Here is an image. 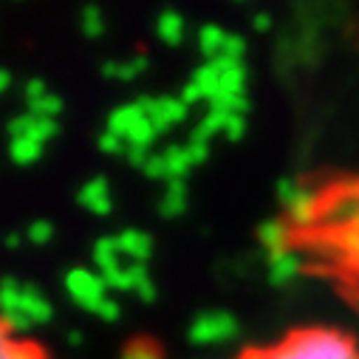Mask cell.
Wrapping results in <instances>:
<instances>
[{
    "instance_id": "7",
    "label": "cell",
    "mask_w": 359,
    "mask_h": 359,
    "mask_svg": "<svg viewBox=\"0 0 359 359\" xmlns=\"http://www.w3.org/2000/svg\"><path fill=\"white\" fill-rule=\"evenodd\" d=\"M116 241H119V252L130 263H147V257L153 255V238L144 229H125L116 235Z\"/></svg>"
},
{
    "instance_id": "20",
    "label": "cell",
    "mask_w": 359,
    "mask_h": 359,
    "mask_svg": "<svg viewBox=\"0 0 359 359\" xmlns=\"http://www.w3.org/2000/svg\"><path fill=\"white\" fill-rule=\"evenodd\" d=\"M243 88H246V71H243V62L232 65L229 71L221 74V88L218 91L229 94V97H243Z\"/></svg>"
},
{
    "instance_id": "18",
    "label": "cell",
    "mask_w": 359,
    "mask_h": 359,
    "mask_svg": "<svg viewBox=\"0 0 359 359\" xmlns=\"http://www.w3.org/2000/svg\"><path fill=\"white\" fill-rule=\"evenodd\" d=\"M193 82L201 88V91L207 94V102L218 94V88H221V71L215 68V62H204V65H198L196 68V74H193Z\"/></svg>"
},
{
    "instance_id": "38",
    "label": "cell",
    "mask_w": 359,
    "mask_h": 359,
    "mask_svg": "<svg viewBox=\"0 0 359 359\" xmlns=\"http://www.w3.org/2000/svg\"><path fill=\"white\" fill-rule=\"evenodd\" d=\"M156 294H158V292H156L153 280H144V283L136 289V297H139L142 303H153V300H156Z\"/></svg>"
},
{
    "instance_id": "42",
    "label": "cell",
    "mask_w": 359,
    "mask_h": 359,
    "mask_svg": "<svg viewBox=\"0 0 359 359\" xmlns=\"http://www.w3.org/2000/svg\"><path fill=\"white\" fill-rule=\"evenodd\" d=\"M65 339H68V345H71V348H79V345H82V331H76V328H74V331H68V334H65Z\"/></svg>"
},
{
    "instance_id": "25",
    "label": "cell",
    "mask_w": 359,
    "mask_h": 359,
    "mask_svg": "<svg viewBox=\"0 0 359 359\" xmlns=\"http://www.w3.org/2000/svg\"><path fill=\"white\" fill-rule=\"evenodd\" d=\"M51 238H54V224L51 221H34L26 229V241L34 243V246H46Z\"/></svg>"
},
{
    "instance_id": "4",
    "label": "cell",
    "mask_w": 359,
    "mask_h": 359,
    "mask_svg": "<svg viewBox=\"0 0 359 359\" xmlns=\"http://www.w3.org/2000/svg\"><path fill=\"white\" fill-rule=\"evenodd\" d=\"M76 201L82 210H88L91 215H111L114 210V198H111V187H108V178L97 175L91 182H85L76 193Z\"/></svg>"
},
{
    "instance_id": "27",
    "label": "cell",
    "mask_w": 359,
    "mask_h": 359,
    "mask_svg": "<svg viewBox=\"0 0 359 359\" xmlns=\"http://www.w3.org/2000/svg\"><path fill=\"white\" fill-rule=\"evenodd\" d=\"M48 94H51V91H48L46 79H40V76H32V79H26V85H23V97H26V102H29V105H34V102L46 100Z\"/></svg>"
},
{
    "instance_id": "16",
    "label": "cell",
    "mask_w": 359,
    "mask_h": 359,
    "mask_svg": "<svg viewBox=\"0 0 359 359\" xmlns=\"http://www.w3.org/2000/svg\"><path fill=\"white\" fill-rule=\"evenodd\" d=\"M161 156H164V167H167V182H172V178H187V172L193 167V161L187 156V147L170 144Z\"/></svg>"
},
{
    "instance_id": "36",
    "label": "cell",
    "mask_w": 359,
    "mask_h": 359,
    "mask_svg": "<svg viewBox=\"0 0 359 359\" xmlns=\"http://www.w3.org/2000/svg\"><path fill=\"white\" fill-rule=\"evenodd\" d=\"M184 147H187V156H190L193 167H196V164H204V161L210 158V144H201V142H187Z\"/></svg>"
},
{
    "instance_id": "41",
    "label": "cell",
    "mask_w": 359,
    "mask_h": 359,
    "mask_svg": "<svg viewBox=\"0 0 359 359\" xmlns=\"http://www.w3.org/2000/svg\"><path fill=\"white\" fill-rule=\"evenodd\" d=\"M20 246H23V235L20 232H12L6 238V249H20Z\"/></svg>"
},
{
    "instance_id": "15",
    "label": "cell",
    "mask_w": 359,
    "mask_h": 359,
    "mask_svg": "<svg viewBox=\"0 0 359 359\" xmlns=\"http://www.w3.org/2000/svg\"><path fill=\"white\" fill-rule=\"evenodd\" d=\"M147 68V57H133V60H125V62H105L102 65V76L105 79H122V82H130L136 76H142Z\"/></svg>"
},
{
    "instance_id": "2",
    "label": "cell",
    "mask_w": 359,
    "mask_h": 359,
    "mask_svg": "<svg viewBox=\"0 0 359 359\" xmlns=\"http://www.w3.org/2000/svg\"><path fill=\"white\" fill-rule=\"evenodd\" d=\"M62 283H65L68 297H71L79 309L91 311V314L108 300V283H105V278H102L100 272H91V269H85V266L68 269L65 278H62Z\"/></svg>"
},
{
    "instance_id": "3",
    "label": "cell",
    "mask_w": 359,
    "mask_h": 359,
    "mask_svg": "<svg viewBox=\"0 0 359 359\" xmlns=\"http://www.w3.org/2000/svg\"><path fill=\"white\" fill-rule=\"evenodd\" d=\"M241 325L238 317L229 311H201L193 317L190 328H187V339L193 345H221V342H232L238 337Z\"/></svg>"
},
{
    "instance_id": "29",
    "label": "cell",
    "mask_w": 359,
    "mask_h": 359,
    "mask_svg": "<svg viewBox=\"0 0 359 359\" xmlns=\"http://www.w3.org/2000/svg\"><path fill=\"white\" fill-rule=\"evenodd\" d=\"M243 54H246V40L241 37V34H226V43H224V51H221V57H226V60H235V62H243Z\"/></svg>"
},
{
    "instance_id": "13",
    "label": "cell",
    "mask_w": 359,
    "mask_h": 359,
    "mask_svg": "<svg viewBox=\"0 0 359 359\" xmlns=\"http://www.w3.org/2000/svg\"><path fill=\"white\" fill-rule=\"evenodd\" d=\"M226 34H229V32H224V29L215 26V23H207V26L198 29V51L207 57V62H212V60L221 57L224 43H226Z\"/></svg>"
},
{
    "instance_id": "8",
    "label": "cell",
    "mask_w": 359,
    "mask_h": 359,
    "mask_svg": "<svg viewBox=\"0 0 359 359\" xmlns=\"http://www.w3.org/2000/svg\"><path fill=\"white\" fill-rule=\"evenodd\" d=\"M187 210V178H172L164 182V196L158 201V215L161 218H178Z\"/></svg>"
},
{
    "instance_id": "5",
    "label": "cell",
    "mask_w": 359,
    "mask_h": 359,
    "mask_svg": "<svg viewBox=\"0 0 359 359\" xmlns=\"http://www.w3.org/2000/svg\"><path fill=\"white\" fill-rule=\"evenodd\" d=\"M300 272H303V257L294 249L269 257V283L272 286H289Z\"/></svg>"
},
{
    "instance_id": "35",
    "label": "cell",
    "mask_w": 359,
    "mask_h": 359,
    "mask_svg": "<svg viewBox=\"0 0 359 359\" xmlns=\"http://www.w3.org/2000/svg\"><path fill=\"white\" fill-rule=\"evenodd\" d=\"M94 314H97L102 323H116V320H119V314H122V309H119V303H116L114 297H108V300H105Z\"/></svg>"
},
{
    "instance_id": "30",
    "label": "cell",
    "mask_w": 359,
    "mask_h": 359,
    "mask_svg": "<svg viewBox=\"0 0 359 359\" xmlns=\"http://www.w3.org/2000/svg\"><path fill=\"white\" fill-rule=\"evenodd\" d=\"M142 172L150 178V182H167V167H164V156H161V153H158V156L153 153V156H150V161L144 164V170H142Z\"/></svg>"
},
{
    "instance_id": "6",
    "label": "cell",
    "mask_w": 359,
    "mask_h": 359,
    "mask_svg": "<svg viewBox=\"0 0 359 359\" xmlns=\"http://www.w3.org/2000/svg\"><path fill=\"white\" fill-rule=\"evenodd\" d=\"M20 311L32 320V325H46V323H51V317H54L51 303H48V300H46V294H43L37 286H32V283H23Z\"/></svg>"
},
{
    "instance_id": "28",
    "label": "cell",
    "mask_w": 359,
    "mask_h": 359,
    "mask_svg": "<svg viewBox=\"0 0 359 359\" xmlns=\"http://www.w3.org/2000/svg\"><path fill=\"white\" fill-rule=\"evenodd\" d=\"M57 130H60V128H57V119H37V116H34V125H32V133H29V136L37 139L40 144H46V142H51V139L57 136Z\"/></svg>"
},
{
    "instance_id": "23",
    "label": "cell",
    "mask_w": 359,
    "mask_h": 359,
    "mask_svg": "<svg viewBox=\"0 0 359 359\" xmlns=\"http://www.w3.org/2000/svg\"><path fill=\"white\" fill-rule=\"evenodd\" d=\"M29 114L37 116V119H57V116L62 114V100H60L57 94H48L46 100L29 105Z\"/></svg>"
},
{
    "instance_id": "9",
    "label": "cell",
    "mask_w": 359,
    "mask_h": 359,
    "mask_svg": "<svg viewBox=\"0 0 359 359\" xmlns=\"http://www.w3.org/2000/svg\"><path fill=\"white\" fill-rule=\"evenodd\" d=\"M91 252H94V266H97L100 275H114V272H119V269H122V263H119L122 252H119V241L114 235L97 238Z\"/></svg>"
},
{
    "instance_id": "31",
    "label": "cell",
    "mask_w": 359,
    "mask_h": 359,
    "mask_svg": "<svg viewBox=\"0 0 359 359\" xmlns=\"http://www.w3.org/2000/svg\"><path fill=\"white\" fill-rule=\"evenodd\" d=\"M32 125H34V116H32V114H18V116L9 122V139L29 136V133H32Z\"/></svg>"
},
{
    "instance_id": "10",
    "label": "cell",
    "mask_w": 359,
    "mask_h": 359,
    "mask_svg": "<svg viewBox=\"0 0 359 359\" xmlns=\"http://www.w3.org/2000/svg\"><path fill=\"white\" fill-rule=\"evenodd\" d=\"M156 34L164 46H178L184 40V15L175 9H164L156 18Z\"/></svg>"
},
{
    "instance_id": "34",
    "label": "cell",
    "mask_w": 359,
    "mask_h": 359,
    "mask_svg": "<svg viewBox=\"0 0 359 359\" xmlns=\"http://www.w3.org/2000/svg\"><path fill=\"white\" fill-rule=\"evenodd\" d=\"M297 193H300V184L294 182V178H280V182H278V198H280L283 207H286Z\"/></svg>"
},
{
    "instance_id": "14",
    "label": "cell",
    "mask_w": 359,
    "mask_h": 359,
    "mask_svg": "<svg viewBox=\"0 0 359 359\" xmlns=\"http://www.w3.org/2000/svg\"><path fill=\"white\" fill-rule=\"evenodd\" d=\"M43 147L37 139L32 136H18V139H9V156L18 167H26V164H34L40 156H43Z\"/></svg>"
},
{
    "instance_id": "33",
    "label": "cell",
    "mask_w": 359,
    "mask_h": 359,
    "mask_svg": "<svg viewBox=\"0 0 359 359\" xmlns=\"http://www.w3.org/2000/svg\"><path fill=\"white\" fill-rule=\"evenodd\" d=\"M178 100H182V102H184V105L190 108V105H196V102L207 100V94H204V91H201V88H198V85H196V82L190 79V82H187V85L182 88V94H178Z\"/></svg>"
},
{
    "instance_id": "39",
    "label": "cell",
    "mask_w": 359,
    "mask_h": 359,
    "mask_svg": "<svg viewBox=\"0 0 359 359\" xmlns=\"http://www.w3.org/2000/svg\"><path fill=\"white\" fill-rule=\"evenodd\" d=\"M252 29L255 32H269V29H272V15H269V12H257L252 18Z\"/></svg>"
},
{
    "instance_id": "11",
    "label": "cell",
    "mask_w": 359,
    "mask_h": 359,
    "mask_svg": "<svg viewBox=\"0 0 359 359\" xmlns=\"http://www.w3.org/2000/svg\"><path fill=\"white\" fill-rule=\"evenodd\" d=\"M144 119V111L139 108V102H128V105H119L108 114V130L128 139V133L136 128V122Z\"/></svg>"
},
{
    "instance_id": "19",
    "label": "cell",
    "mask_w": 359,
    "mask_h": 359,
    "mask_svg": "<svg viewBox=\"0 0 359 359\" xmlns=\"http://www.w3.org/2000/svg\"><path fill=\"white\" fill-rule=\"evenodd\" d=\"M79 29H82L85 37H91V40L102 37V32H105L102 9H100V6H85L82 15H79Z\"/></svg>"
},
{
    "instance_id": "43",
    "label": "cell",
    "mask_w": 359,
    "mask_h": 359,
    "mask_svg": "<svg viewBox=\"0 0 359 359\" xmlns=\"http://www.w3.org/2000/svg\"><path fill=\"white\" fill-rule=\"evenodd\" d=\"M353 243H356V246H359V232H353Z\"/></svg>"
},
{
    "instance_id": "24",
    "label": "cell",
    "mask_w": 359,
    "mask_h": 359,
    "mask_svg": "<svg viewBox=\"0 0 359 359\" xmlns=\"http://www.w3.org/2000/svg\"><path fill=\"white\" fill-rule=\"evenodd\" d=\"M97 147H100L102 153H108V156H128V142H125L122 136L111 133L108 128L97 136Z\"/></svg>"
},
{
    "instance_id": "26",
    "label": "cell",
    "mask_w": 359,
    "mask_h": 359,
    "mask_svg": "<svg viewBox=\"0 0 359 359\" xmlns=\"http://www.w3.org/2000/svg\"><path fill=\"white\" fill-rule=\"evenodd\" d=\"M122 359H161V356H158V348L156 345H150L144 339H136V342H130L125 348Z\"/></svg>"
},
{
    "instance_id": "37",
    "label": "cell",
    "mask_w": 359,
    "mask_h": 359,
    "mask_svg": "<svg viewBox=\"0 0 359 359\" xmlns=\"http://www.w3.org/2000/svg\"><path fill=\"white\" fill-rule=\"evenodd\" d=\"M150 147H128V164H133V167H139V170H144V164L150 161Z\"/></svg>"
},
{
    "instance_id": "40",
    "label": "cell",
    "mask_w": 359,
    "mask_h": 359,
    "mask_svg": "<svg viewBox=\"0 0 359 359\" xmlns=\"http://www.w3.org/2000/svg\"><path fill=\"white\" fill-rule=\"evenodd\" d=\"M9 85H12V68H4L0 71V91H9Z\"/></svg>"
},
{
    "instance_id": "1",
    "label": "cell",
    "mask_w": 359,
    "mask_h": 359,
    "mask_svg": "<svg viewBox=\"0 0 359 359\" xmlns=\"http://www.w3.org/2000/svg\"><path fill=\"white\" fill-rule=\"evenodd\" d=\"M238 359H359V348L337 328H297L278 345L243 351Z\"/></svg>"
},
{
    "instance_id": "12",
    "label": "cell",
    "mask_w": 359,
    "mask_h": 359,
    "mask_svg": "<svg viewBox=\"0 0 359 359\" xmlns=\"http://www.w3.org/2000/svg\"><path fill=\"white\" fill-rule=\"evenodd\" d=\"M257 241H260V246L269 252V257H275V255H280V252L289 249L283 221H263V224L257 226Z\"/></svg>"
},
{
    "instance_id": "22",
    "label": "cell",
    "mask_w": 359,
    "mask_h": 359,
    "mask_svg": "<svg viewBox=\"0 0 359 359\" xmlns=\"http://www.w3.org/2000/svg\"><path fill=\"white\" fill-rule=\"evenodd\" d=\"M156 136H158V130H156V128H153V122L144 116V119H139V122H136V128L128 133V139H125V142H128V147H150Z\"/></svg>"
},
{
    "instance_id": "17",
    "label": "cell",
    "mask_w": 359,
    "mask_h": 359,
    "mask_svg": "<svg viewBox=\"0 0 359 359\" xmlns=\"http://www.w3.org/2000/svg\"><path fill=\"white\" fill-rule=\"evenodd\" d=\"M286 212H289V218H292L294 224H309V221L314 218V212H317V198H314V193L306 190V187H300V193L286 204Z\"/></svg>"
},
{
    "instance_id": "21",
    "label": "cell",
    "mask_w": 359,
    "mask_h": 359,
    "mask_svg": "<svg viewBox=\"0 0 359 359\" xmlns=\"http://www.w3.org/2000/svg\"><path fill=\"white\" fill-rule=\"evenodd\" d=\"M0 359H40V351L34 345L18 342L15 337L4 334V353H0Z\"/></svg>"
},
{
    "instance_id": "32",
    "label": "cell",
    "mask_w": 359,
    "mask_h": 359,
    "mask_svg": "<svg viewBox=\"0 0 359 359\" xmlns=\"http://www.w3.org/2000/svg\"><path fill=\"white\" fill-rule=\"evenodd\" d=\"M243 133H246V116H238V114H232V116L226 119L224 136H226L229 142H238V139H241Z\"/></svg>"
}]
</instances>
